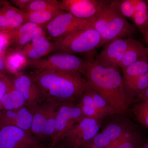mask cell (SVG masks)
Listing matches in <instances>:
<instances>
[{"label":"cell","mask_w":148,"mask_h":148,"mask_svg":"<svg viewBox=\"0 0 148 148\" xmlns=\"http://www.w3.org/2000/svg\"><path fill=\"white\" fill-rule=\"evenodd\" d=\"M140 148H148V141L147 143H144Z\"/></svg>","instance_id":"60d3db41"},{"label":"cell","mask_w":148,"mask_h":148,"mask_svg":"<svg viewBox=\"0 0 148 148\" xmlns=\"http://www.w3.org/2000/svg\"><path fill=\"white\" fill-rule=\"evenodd\" d=\"M52 50V42L42 35L35 37L20 51L29 64L45 57Z\"/></svg>","instance_id":"5bb4252c"},{"label":"cell","mask_w":148,"mask_h":148,"mask_svg":"<svg viewBox=\"0 0 148 148\" xmlns=\"http://www.w3.org/2000/svg\"><path fill=\"white\" fill-rule=\"evenodd\" d=\"M1 103H0V110H1ZM1 111H0V113H1Z\"/></svg>","instance_id":"f6af8a7d"},{"label":"cell","mask_w":148,"mask_h":148,"mask_svg":"<svg viewBox=\"0 0 148 148\" xmlns=\"http://www.w3.org/2000/svg\"><path fill=\"white\" fill-rule=\"evenodd\" d=\"M101 41L99 33L92 27L81 29L56 39L52 42V52L88 53L100 47Z\"/></svg>","instance_id":"277c9868"},{"label":"cell","mask_w":148,"mask_h":148,"mask_svg":"<svg viewBox=\"0 0 148 148\" xmlns=\"http://www.w3.org/2000/svg\"><path fill=\"white\" fill-rule=\"evenodd\" d=\"M3 2H0V8L3 6Z\"/></svg>","instance_id":"b9f144b4"},{"label":"cell","mask_w":148,"mask_h":148,"mask_svg":"<svg viewBox=\"0 0 148 148\" xmlns=\"http://www.w3.org/2000/svg\"><path fill=\"white\" fill-rule=\"evenodd\" d=\"M30 75L39 87L44 100L76 103L90 88L84 77L77 72L34 70Z\"/></svg>","instance_id":"6da1fadb"},{"label":"cell","mask_w":148,"mask_h":148,"mask_svg":"<svg viewBox=\"0 0 148 148\" xmlns=\"http://www.w3.org/2000/svg\"><path fill=\"white\" fill-rule=\"evenodd\" d=\"M44 28L34 23L27 22L14 31H9L10 46H14L15 50H21L35 37L45 36Z\"/></svg>","instance_id":"4fadbf2b"},{"label":"cell","mask_w":148,"mask_h":148,"mask_svg":"<svg viewBox=\"0 0 148 148\" xmlns=\"http://www.w3.org/2000/svg\"><path fill=\"white\" fill-rule=\"evenodd\" d=\"M24 12L25 16L24 23L30 22L44 27L58 15L65 12L61 8Z\"/></svg>","instance_id":"9a60e30c"},{"label":"cell","mask_w":148,"mask_h":148,"mask_svg":"<svg viewBox=\"0 0 148 148\" xmlns=\"http://www.w3.org/2000/svg\"><path fill=\"white\" fill-rule=\"evenodd\" d=\"M133 21L136 28L139 29L143 37L148 30V5L142 0H137Z\"/></svg>","instance_id":"d6986e66"},{"label":"cell","mask_w":148,"mask_h":148,"mask_svg":"<svg viewBox=\"0 0 148 148\" xmlns=\"http://www.w3.org/2000/svg\"><path fill=\"white\" fill-rule=\"evenodd\" d=\"M144 143L138 134L131 130L125 140L116 148H140Z\"/></svg>","instance_id":"f546056e"},{"label":"cell","mask_w":148,"mask_h":148,"mask_svg":"<svg viewBox=\"0 0 148 148\" xmlns=\"http://www.w3.org/2000/svg\"><path fill=\"white\" fill-rule=\"evenodd\" d=\"M11 79L14 87L23 95L28 108L34 110L44 101L40 89L30 75L20 72L14 74Z\"/></svg>","instance_id":"8fae6325"},{"label":"cell","mask_w":148,"mask_h":148,"mask_svg":"<svg viewBox=\"0 0 148 148\" xmlns=\"http://www.w3.org/2000/svg\"><path fill=\"white\" fill-rule=\"evenodd\" d=\"M115 1L119 10L125 18L133 19L135 14L137 0H121Z\"/></svg>","instance_id":"f1b7e54d"},{"label":"cell","mask_w":148,"mask_h":148,"mask_svg":"<svg viewBox=\"0 0 148 148\" xmlns=\"http://www.w3.org/2000/svg\"><path fill=\"white\" fill-rule=\"evenodd\" d=\"M8 25L2 7L0 8V32L8 31Z\"/></svg>","instance_id":"e575fe53"},{"label":"cell","mask_w":148,"mask_h":148,"mask_svg":"<svg viewBox=\"0 0 148 148\" xmlns=\"http://www.w3.org/2000/svg\"><path fill=\"white\" fill-rule=\"evenodd\" d=\"M124 85L129 84L148 72V58L122 69Z\"/></svg>","instance_id":"ac0fdd59"},{"label":"cell","mask_w":148,"mask_h":148,"mask_svg":"<svg viewBox=\"0 0 148 148\" xmlns=\"http://www.w3.org/2000/svg\"><path fill=\"white\" fill-rule=\"evenodd\" d=\"M82 75L89 87L102 96L112 108L120 114L127 112L130 100L118 68L103 67L91 58Z\"/></svg>","instance_id":"7a4b0ae2"},{"label":"cell","mask_w":148,"mask_h":148,"mask_svg":"<svg viewBox=\"0 0 148 148\" xmlns=\"http://www.w3.org/2000/svg\"><path fill=\"white\" fill-rule=\"evenodd\" d=\"M132 112L138 121L148 129V101L136 103L133 106Z\"/></svg>","instance_id":"4316f807"},{"label":"cell","mask_w":148,"mask_h":148,"mask_svg":"<svg viewBox=\"0 0 148 148\" xmlns=\"http://www.w3.org/2000/svg\"><path fill=\"white\" fill-rule=\"evenodd\" d=\"M91 27L88 20L76 18L65 12L47 25L45 28L48 35L56 39L81 29Z\"/></svg>","instance_id":"30bf717a"},{"label":"cell","mask_w":148,"mask_h":148,"mask_svg":"<svg viewBox=\"0 0 148 148\" xmlns=\"http://www.w3.org/2000/svg\"><path fill=\"white\" fill-rule=\"evenodd\" d=\"M77 105L85 117L97 120H102L105 118L95 107L84 106L78 103Z\"/></svg>","instance_id":"4dcf8cb0"},{"label":"cell","mask_w":148,"mask_h":148,"mask_svg":"<svg viewBox=\"0 0 148 148\" xmlns=\"http://www.w3.org/2000/svg\"><path fill=\"white\" fill-rule=\"evenodd\" d=\"M124 87L128 96L129 94L132 97H137L148 88V72L129 84L124 85Z\"/></svg>","instance_id":"603a6c76"},{"label":"cell","mask_w":148,"mask_h":148,"mask_svg":"<svg viewBox=\"0 0 148 148\" xmlns=\"http://www.w3.org/2000/svg\"><path fill=\"white\" fill-rule=\"evenodd\" d=\"M102 120L93 119L85 117L74 125L63 140L67 143H71L80 134L98 124Z\"/></svg>","instance_id":"7402d4cb"},{"label":"cell","mask_w":148,"mask_h":148,"mask_svg":"<svg viewBox=\"0 0 148 148\" xmlns=\"http://www.w3.org/2000/svg\"><path fill=\"white\" fill-rule=\"evenodd\" d=\"M91 140L95 145L100 148H106L111 147L112 143L108 137L101 132L95 135Z\"/></svg>","instance_id":"d6a6232c"},{"label":"cell","mask_w":148,"mask_h":148,"mask_svg":"<svg viewBox=\"0 0 148 148\" xmlns=\"http://www.w3.org/2000/svg\"><path fill=\"white\" fill-rule=\"evenodd\" d=\"M148 58L147 47L139 41L135 40L123 55L119 66L121 69L143 59Z\"/></svg>","instance_id":"2e32d148"},{"label":"cell","mask_w":148,"mask_h":148,"mask_svg":"<svg viewBox=\"0 0 148 148\" xmlns=\"http://www.w3.org/2000/svg\"><path fill=\"white\" fill-rule=\"evenodd\" d=\"M139 101H148V88L137 97Z\"/></svg>","instance_id":"f35d334b"},{"label":"cell","mask_w":148,"mask_h":148,"mask_svg":"<svg viewBox=\"0 0 148 148\" xmlns=\"http://www.w3.org/2000/svg\"><path fill=\"white\" fill-rule=\"evenodd\" d=\"M144 39H145V42L147 44V48L148 50V30L147 31V33H146L145 36L144 37Z\"/></svg>","instance_id":"ab89813d"},{"label":"cell","mask_w":148,"mask_h":148,"mask_svg":"<svg viewBox=\"0 0 148 148\" xmlns=\"http://www.w3.org/2000/svg\"><path fill=\"white\" fill-rule=\"evenodd\" d=\"M0 103L4 110H16L26 106L23 95L14 86L1 99Z\"/></svg>","instance_id":"ffe728a7"},{"label":"cell","mask_w":148,"mask_h":148,"mask_svg":"<svg viewBox=\"0 0 148 148\" xmlns=\"http://www.w3.org/2000/svg\"><path fill=\"white\" fill-rule=\"evenodd\" d=\"M53 148H81L72 145L64 140L57 143Z\"/></svg>","instance_id":"8d00e7d4"},{"label":"cell","mask_w":148,"mask_h":148,"mask_svg":"<svg viewBox=\"0 0 148 148\" xmlns=\"http://www.w3.org/2000/svg\"><path fill=\"white\" fill-rule=\"evenodd\" d=\"M10 46L9 31L0 32V51L4 53L6 49Z\"/></svg>","instance_id":"836d02e7"},{"label":"cell","mask_w":148,"mask_h":148,"mask_svg":"<svg viewBox=\"0 0 148 148\" xmlns=\"http://www.w3.org/2000/svg\"><path fill=\"white\" fill-rule=\"evenodd\" d=\"M101 126V121L98 123V124L90 127L89 129L85 130L80 134L70 144L75 147L82 148L81 146L84 143L92 140V138L95 137V135L99 133V131Z\"/></svg>","instance_id":"83f0119b"},{"label":"cell","mask_w":148,"mask_h":148,"mask_svg":"<svg viewBox=\"0 0 148 148\" xmlns=\"http://www.w3.org/2000/svg\"><path fill=\"white\" fill-rule=\"evenodd\" d=\"M61 103L52 99H45L34 110L31 132L41 142L51 140L55 128L56 112Z\"/></svg>","instance_id":"8992f818"},{"label":"cell","mask_w":148,"mask_h":148,"mask_svg":"<svg viewBox=\"0 0 148 148\" xmlns=\"http://www.w3.org/2000/svg\"><path fill=\"white\" fill-rule=\"evenodd\" d=\"M135 40L131 38H118L109 42L103 46L95 61L103 67L119 68L124 53Z\"/></svg>","instance_id":"9c48e42d"},{"label":"cell","mask_w":148,"mask_h":148,"mask_svg":"<svg viewBox=\"0 0 148 148\" xmlns=\"http://www.w3.org/2000/svg\"><path fill=\"white\" fill-rule=\"evenodd\" d=\"M13 86L11 79L0 72V100Z\"/></svg>","instance_id":"1f68e13d"},{"label":"cell","mask_w":148,"mask_h":148,"mask_svg":"<svg viewBox=\"0 0 148 148\" xmlns=\"http://www.w3.org/2000/svg\"><path fill=\"white\" fill-rule=\"evenodd\" d=\"M5 64L7 71L13 74L19 73L24 66L29 64L21 51L16 50L5 56Z\"/></svg>","instance_id":"44dd1931"},{"label":"cell","mask_w":148,"mask_h":148,"mask_svg":"<svg viewBox=\"0 0 148 148\" xmlns=\"http://www.w3.org/2000/svg\"><path fill=\"white\" fill-rule=\"evenodd\" d=\"M41 145L31 131L14 125L0 126V148H39Z\"/></svg>","instance_id":"ba28073f"},{"label":"cell","mask_w":148,"mask_h":148,"mask_svg":"<svg viewBox=\"0 0 148 148\" xmlns=\"http://www.w3.org/2000/svg\"><path fill=\"white\" fill-rule=\"evenodd\" d=\"M106 148H116L115 147H107Z\"/></svg>","instance_id":"ee69618b"},{"label":"cell","mask_w":148,"mask_h":148,"mask_svg":"<svg viewBox=\"0 0 148 148\" xmlns=\"http://www.w3.org/2000/svg\"><path fill=\"white\" fill-rule=\"evenodd\" d=\"M7 71L5 64V55L0 51V72L4 73Z\"/></svg>","instance_id":"74e56055"},{"label":"cell","mask_w":148,"mask_h":148,"mask_svg":"<svg viewBox=\"0 0 148 148\" xmlns=\"http://www.w3.org/2000/svg\"><path fill=\"white\" fill-rule=\"evenodd\" d=\"M106 0H63L61 9L80 19L88 20L97 15L108 3Z\"/></svg>","instance_id":"7c38bea8"},{"label":"cell","mask_w":148,"mask_h":148,"mask_svg":"<svg viewBox=\"0 0 148 148\" xmlns=\"http://www.w3.org/2000/svg\"><path fill=\"white\" fill-rule=\"evenodd\" d=\"M95 108L105 117L114 114H120L118 112L107 103L106 100L95 90L91 89Z\"/></svg>","instance_id":"d4e9b609"},{"label":"cell","mask_w":148,"mask_h":148,"mask_svg":"<svg viewBox=\"0 0 148 148\" xmlns=\"http://www.w3.org/2000/svg\"><path fill=\"white\" fill-rule=\"evenodd\" d=\"M85 117L75 102H63L60 104L56 116L55 128L49 148H53L64 139L77 123Z\"/></svg>","instance_id":"52a82bcc"},{"label":"cell","mask_w":148,"mask_h":148,"mask_svg":"<svg viewBox=\"0 0 148 148\" xmlns=\"http://www.w3.org/2000/svg\"><path fill=\"white\" fill-rule=\"evenodd\" d=\"M91 58L85 59L74 54L58 52L31 62L28 65L34 70L77 72L82 75L90 63Z\"/></svg>","instance_id":"5b68a950"},{"label":"cell","mask_w":148,"mask_h":148,"mask_svg":"<svg viewBox=\"0 0 148 148\" xmlns=\"http://www.w3.org/2000/svg\"><path fill=\"white\" fill-rule=\"evenodd\" d=\"M31 0H12V3L21 10L24 11L31 2Z\"/></svg>","instance_id":"d590c367"},{"label":"cell","mask_w":148,"mask_h":148,"mask_svg":"<svg viewBox=\"0 0 148 148\" xmlns=\"http://www.w3.org/2000/svg\"><path fill=\"white\" fill-rule=\"evenodd\" d=\"M128 130H129L125 129L123 125L114 123L107 125L101 132L112 141V145L113 143L120 140Z\"/></svg>","instance_id":"484cf974"},{"label":"cell","mask_w":148,"mask_h":148,"mask_svg":"<svg viewBox=\"0 0 148 148\" xmlns=\"http://www.w3.org/2000/svg\"><path fill=\"white\" fill-rule=\"evenodd\" d=\"M8 25V31H13L24 24V12L12 5L7 1L3 2L2 6Z\"/></svg>","instance_id":"e0dca14e"},{"label":"cell","mask_w":148,"mask_h":148,"mask_svg":"<svg viewBox=\"0 0 148 148\" xmlns=\"http://www.w3.org/2000/svg\"><path fill=\"white\" fill-rule=\"evenodd\" d=\"M39 148H49V147H45V146H42V145H41L40 146Z\"/></svg>","instance_id":"7bdbcfd3"},{"label":"cell","mask_w":148,"mask_h":148,"mask_svg":"<svg viewBox=\"0 0 148 148\" xmlns=\"http://www.w3.org/2000/svg\"><path fill=\"white\" fill-rule=\"evenodd\" d=\"M56 8H61L59 1L56 0H31L27 8L23 11L45 10Z\"/></svg>","instance_id":"cb8c5ba5"},{"label":"cell","mask_w":148,"mask_h":148,"mask_svg":"<svg viewBox=\"0 0 148 148\" xmlns=\"http://www.w3.org/2000/svg\"><path fill=\"white\" fill-rule=\"evenodd\" d=\"M88 21L101 36L100 47L116 39L133 38L137 31L135 24L122 15L115 1H108L100 12Z\"/></svg>","instance_id":"3957f363"}]
</instances>
